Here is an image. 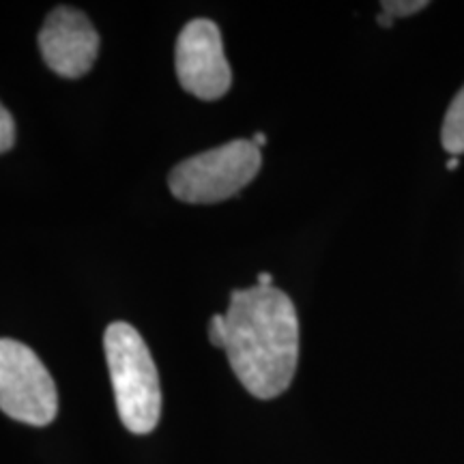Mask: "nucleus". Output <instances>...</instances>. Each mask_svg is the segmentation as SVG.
I'll use <instances>...</instances> for the list:
<instances>
[{
  "label": "nucleus",
  "mask_w": 464,
  "mask_h": 464,
  "mask_svg": "<svg viewBox=\"0 0 464 464\" xmlns=\"http://www.w3.org/2000/svg\"><path fill=\"white\" fill-rule=\"evenodd\" d=\"M224 351L241 385L260 400L290 387L299 363V318L276 286L235 290L226 312Z\"/></svg>",
  "instance_id": "f257e3e1"
},
{
  "label": "nucleus",
  "mask_w": 464,
  "mask_h": 464,
  "mask_svg": "<svg viewBox=\"0 0 464 464\" xmlns=\"http://www.w3.org/2000/svg\"><path fill=\"white\" fill-rule=\"evenodd\" d=\"M103 351L123 426L133 434L153 432L161 415V387L142 335L130 323H112L103 335Z\"/></svg>",
  "instance_id": "f03ea898"
},
{
  "label": "nucleus",
  "mask_w": 464,
  "mask_h": 464,
  "mask_svg": "<svg viewBox=\"0 0 464 464\" xmlns=\"http://www.w3.org/2000/svg\"><path fill=\"white\" fill-rule=\"evenodd\" d=\"M260 161V149L252 140H232L174 166L168 185L181 202L216 205L252 183Z\"/></svg>",
  "instance_id": "7ed1b4c3"
},
{
  "label": "nucleus",
  "mask_w": 464,
  "mask_h": 464,
  "mask_svg": "<svg viewBox=\"0 0 464 464\" xmlns=\"http://www.w3.org/2000/svg\"><path fill=\"white\" fill-rule=\"evenodd\" d=\"M0 411L28 426H48L58 413L54 379L26 344L0 340Z\"/></svg>",
  "instance_id": "20e7f679"
},
{
  "label": "nucleus",
  "mask_w": 464,
  "mask_h": 464,
  "mask_svg": "<svg viewBox=\"0 0 464 464\" xmlns=\"http://www.w3.org/2000/svg\"><path fill=\"white\" fill-rule=\"evenodd\" d=\"M177 75L183 89L198 100L216 102L228 92L232 72L216 22L200 17L183 26L177 42Z\"/></svg>",
  "instance_id": "39448f33"
},
{
  "label": "nucleus",
  "mask_w": 464,
  "mask_h": 464,
  "mask_svg": "<svg viewBox=\"0 0 464 464\" xmlns=\"http://www.w3.org/2000/svg\"><path fill=\"white\" fill-rule=\"evenodd\" d=\"M39 50L52 72L63 78H82L100 54V34L82 11L56 7L39 33Z\"/></svg>",
  "instance_id": "423d86ee"
},
{
  "label": "nucleus",
  "mask_w": 464,
  "mask_h": 464,
  "mask_svg": "<svg viewBox=\"0 0 464 464\" xmlns=\"http://www.w3.org/2000/svg\"><path fill=\"white\" fill-rule=\"evenodd\" d=\"M440 142H443L445 150L454 155V158L464 153V86L458 91L454 102H451L448 112H445Z\"/></svg>",
  "instance_id": "0eeeda50"
},
{
  "label": "nucleus",
  "mask_w": 464,
  "mask_h": 464,
  "mask_svg": "<svg viewBox=\"0 0 464 464\" xmlns=\"http://www.w3.org/2000/svg\"><path fill=\"white\" fill-rule=\"evenodd\" d=\"M428 7L426 0H382L381 9L382 14H387L390 17H409L420 14Z\"/></svg>",
  "instance_id": "6e6552de"
},
{
  "label": "nucleus",
  "mask_w": 464,
  "mask_h": 464,
  "mask_svg": "<svg viewBox=\"0 0 464 464\" xmlns=\"http://www.w3.org/2000/svg\"><path fill=\"white\" fill-rule=\"evenodd\" d=\"M15 142V123L11 112L0 103V153H7Z\"/></svg>",
  "instance_id": "1a4fd4ad"
},
{
  "label": "nucleus",
  "mask_w": 464,
  "mask_h": 464,
  "mask_svg": "<svg viewBox=\"0 0 464 464\" xmlns=\"http://www.w3.org/2000/svg\"><path fill=\"white\" fill-rule=\"evenodd\" d=\"M208 340H211L213 346L224 348L226 340V316L216 314L211 318V324H208Z\"/></svg>",
  "instance_id": "9d476101"
},
{
  "label": "nucleus",
  "mask_w": 464,
  "mask_h": 464,
  "mask_svg": "<svg viewBox=\"0 0 464 464\" xmlns=\"http://www.w3.org/2000/svg\"><path fill=\"white\" fill-rule=\"evenodd\" d=\"M258 286H274V276L271 274H258Z\"/></svg>",
  "instance_id": "9b49d317"
},
{
  "label": "nucleus",
  "mask_w": 464,
  "mask_h": 464,
  "mask_svg": "<svg viewBox=\"0 0 464 464\" xmlns=\"http://www.w3.org/2000/svg\"><path fill=\"white\" fill-rule=\"evenodd\" d=\"M376 20H379V24L381 26H385V28H390V26H393V17H390L387 14H379V17H376Z\"/></svg>",
  "instance_id": "f8f14e48"
},
{
  "label": "nucleus",
  "mask_w": 464,
  "mask_h": 464,
  "mask_svg": "<svg viewBox=\"0 0 464 464\" xmlns=\"http://www.w3.org/2000/svg\"><path fill=\"white\" fill-rule=\"evenodd\" d=\"M252 142L254 144H256V147L260 149V147H265V142H266V136H265V133H254V138H252Z\"/></svg>",
  "instance_id": "ddd939ff"
},
{
  "label": "nucleus",
  "mask_w": 464,
  "mask_h": 464,
  "mask_svg": "<svg viewBox=\"0 0 464 464\" xmlns=\"http://www.w3.org/2000/svg\"><path fill=\"white\" fill-rule=\"evenodd\" d=\"M456 168H458V160H456V158H451V160L448 161V170H451V172H454V170H456Z\"/></svg>",
  "instance_id": "4468645a"
}]
</instances>
